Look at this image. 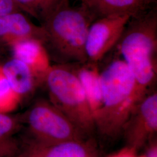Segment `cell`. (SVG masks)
Returning a JSON list of instances; mask_svg holds the SVG:
<instances>
[{"label": "cell", "mask_w": 157, "mask_h": 157, "mask_svg": "<svg viewBox=\"0 0 157 157\" xmlns=\"http://www.w3.org/2000/svg\"><path fill=\"white\" fill-rule=\"evenodd\" d=\"M113 49L128 65L137 93L144 98L157 80V8L131 17Z\"/></svg>", "instance_id": "cell-1"}, {"label": "cell", "mask_w": 157, "mask_h": 157, "mask_svg": "<svg viewBox=\"0 0 157 157\" xmlns=\"http://www.w3.org/2000/svg\"><path fill=\"white\" fill-rule=\"evenodd\" d=\"M100 78L102 107L95 128L102 136L113 138L123 131L131 113L143 98L137 93L133 74L119 56L100 70Z\"/></svg>", "instance_id": "cell-2"}, {"label": "cell", "mask_w": 157, "mask_h": 157, "mask_svg": "<svg viewBox=\"0 0 157 157\" xmlns=\"http://www.w3.org/2000/svg\"><path fill=\"white\" fill-rule=\"evenodd\" d=\"M91 18L84 9L63 3L41 26L45 33L43 44L52 64L87 62L86 41Z\"/></svg>", "instance_id": "cell-3"}, {"label": "cell", "mask_w": 157, "mask_h": 157, "mask_svg": "<svg viewBox=\"0 0 157 157\" xmlns=\"http://www.w3.org/2000/svg\"><path fill=\"white\" fill-rule=\"evenodd\" d=\"M43 86L48 100L84 135L94 132L95 122L84 90L71 64H52Z\"/></svg>", "instance_id": "cell-4"}, {"label": "cell", "mask_w": 157, "mask_h": 157, "mask_svg": "<svg viewBox=\"0 0 157 157\" xmlns=\"http://www.w3.org/2000/svg\"><path fill=\"white\" fill-rule=\"evenodd\" d=\"M21 115L34 140L52 144L84 139L85 136L48 99H37Z\"/></svg>", "instance_id": "cell-5"}, {"label": "cell", "mask_w": 157, "mask_h": 157, "mask_svg": "<svg viewBox=\"0 0 157 157\" xmlns=\"http://www.w3.org/2000/svg\"><path fill=\"white\" fill-rule=\"evenodd\" d=\"M131 17L110 15L98 18L90 24L86 41L87 62L99 63L115 48Z\"/></svg>", "instance_id": "cell-6"}, {"label": "cell", "mask_w": 157, "mask_h": 157, "mask_svg": "<svg viewBox=\"0 0 157 157\" xmlns=\"http://www.w3.org/2000/svg\"><path fill=\"white\" fill-rule=\"evenodd\" d=\"M6 157H99L95 148L83 140L44 144L32 139L17 143L12 140Z\"/></svg>", "instance_id": "cell-7"}, {"label": "cell", "mask_w": 157, "mask_h": 157, "mask_svg": "<svg viewBox=\"0 0 157 157\" xmlns=\"http://www.w3.org/2000/svg\"><path fill=\"white\" fill-rule=\"evenodd\" d=\"M157 130V93L156 91H153L136 105L124 126L127 148L136 151Z\"/></svg>", "instance_id": "cell-8"}, {"label": "cell", "mask_w": 157, "mask_h": 157, "mask_svg": "<svg viewBox=\"0 0 157 157\" xmlns=\"http://www.w3.org/2000/svg\"><path fill=\"white\" fill-rule=\"evenodd\" d=\"M45 38L43 28L34 24L25 13L15 12L0 15V50L6 51L22 40L36 39L44 43Z\"/></svg>", "instance_id": "cell-9"}, {"label": "cell", "mask_w": 157, "mask_h": 157, "mask_svg": "<svg viewBox=\"0 0 157 157\" xmlns=\"http://www.w3.org/2000/svg\"><path fill=\"white\" fill-rule=\"evenodd\" d=\"M8 51L12 57L21 61L33 72L43 86L45 75L52 63L43 43L36 39L18 41Z\"/></svg>", "instance_id": "cell-10"}, {"label": "cell", "mask_w": 157, "mask_h": 157, "mask_svg": "<svg viewBox=\"0 0 157 157\" xmlns=\"http://www.w3.org/2000/svg\"><path fill=\"white\" fill-rule=\"evenodd\" d=\"M82 6L93 22L102 17L115 15H138L151 9L152 0H80Z\"/></svg>", "instance_id": "cell-11"}, {"label": "cell", "mask_w": 157, "mask_h": 157, "mask_svg": "<svg viewBox=\"0 0 157 157\" xmlns=\"http://www.w3.org/2000/svg\"><path fill=\"white\" fill-rule=\"evenodd\" d=\"M1 65L6 78L22 102L33 96L41 87L32 70L17 58L11 56L1 62Z\"/></svg>", "instance_id": "cell-12"}, {"label": "cell", "mask_w": 157, "mask_h": 157, "mask_svg": "<svg viewBox=\"0 0 157 157\" xmlns=\"http://www.w3.org/2000/svg\"><path fill=\"white\" fill-rule=\"evenodd\" d=\"M71 65L84 90L95 124L102 107L99 63L86 62Z\"/></svg>", "instance_id": "cell-13"}, {"label": "cell", "mask_w": 157, "mask_h": 157, "mask_svg": "<svg viewBox=\"0 0 157 157\" xmlns=\"http://www.w3.org/2000/svg\"><path fill=\"white\" fill-rule=\"evenodd\" d=\"M24 13L37 20L41 25L63 3L69 0H15Z\"/></svg>", "instance_id": "cell-14"}, {"label": "cell", "mask_w": 157, "mask_h": 157, "mask_svg": "<svg viewBox=\"0 0 157 157\" xmlns=\"http://www.w3.org/2000/svg\"><path fill=\"white\" fill-rule=\"evenodd\" d=\"M22 102L6 78L0 63V113H13Z\"/></svg>", "instance_id": "cell-15"}, {"label": "cell", "mask_w": 157, "mask_h": 157, "mask_svg": "<svg viewBox=\"0 0 157 157\" xmlns=\"http://www.w3.org/2000/svg\"><path fill=\"white\" fill-rule=\"evenodd\" d=\"M23 124L21 114L0 113V145L12 138Z\"/></svg>", "instance_id": "cell-16"}, {"label": "cell", "mask_w": 157, "mask_h": 157, "mask_svg": "<svg viewBox=\"0 0 157 157\" xmlns=\"http://www.w3.org/2000/svg\"><path fill=\"white\" fill-rule=\"evenodd\" d=\"M19 11L23 12L15 0H0V15Z\"/></svg>", "instance_id": "cell-17"}, {"label": "cell", "mask_w": 157, "mask_h": 157, "mask_svg": "<svg viewBox=\"0 0 157 157\" xmlns=\"http://www.w3.org/2000/svg\"><path fill=\"white\" fill-rule=\"evenodd\" d=\"M147 157H157V144H153L149 148L147 152Z\"/></svg>", "instance_id": "cell-18"}, {"label": "cell", "mask_w": 157, "mask_h": 157, "mask_svg": "<svg viewBox=\"0 0 157 157\" xmlns=\"http://www.w3.org/2000/svg\"><path fill=\"white\" fill-rule=\"evenodd\" d=\"M6 52V51L2 50H0V63L4 61V59H3V56L5 54Z\"/></svg>", "instance_id": "cell-19"}, {"label": "cell", "mask_w": 157, "mask_h": 157, "mask_svg": "<svg viewBox=\"0 0 157 157\" xmlns=\"http://www.w3.org/2000/svg\"><path fill=\"white\" fill-rule=\"evenodd\" d=\"M119 157V155L118 154H116V155H112L111 157Z\"/></svg>", "instance_id": "cell-20"}, {"label": "cell", "mask_w": 157, "mask_h": 157, "mask_svg": "<svg viewBox=\"0 0 157 157\" xmlns=\"http://www.w3.org/2000/svg\"><path fill=\"white\" fill-rule=\"evenodd\" d=\"M152 1H153L154 3L156 2V0H152Z\"/></svg>", "instance_id": "cell-21"}, {"label": "cell", "mask_w": 157, "mask_h": 157, "mask_svg": "<svg viewBox=\"0 0 157 157\" xmlns=\"http://www.w3.org/2000/svg\"></svg>", "instance_id": "cell-22"}]
</instances>
